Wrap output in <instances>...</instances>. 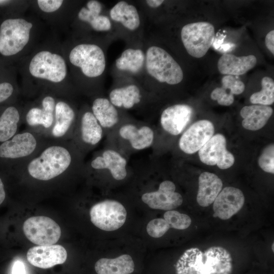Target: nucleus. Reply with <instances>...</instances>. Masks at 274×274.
<instances>
[{"label":"nucleus","instance_id":"10","mask_svg":"<svg viewBox=\"0 0 274 274\" xmlns=\"http://www.w3.org/2000/svg\"><path fill=\"white\" fill-rule=\"evenodd\" d=\"M126 211L119 202L107 199L93 205L90 211L91 222L105 231H114L125 223Z\"/></svg>","mask_w":274,"mask_h":274},{"label":"nucleus","instance_id":"14","mask_svg":"<svg viewBox=\"0 0 274 274\" xmlns=\"http://www.w3.org/2000/svg\"><path fill=\"white\" fill-rule=\"evenodd\" d=\"M215 132L213 123L207 120H201L192 124L182 135L179 146L184 153L193 154L211 139Z\"/></svg>","mask_w":274,"mask_h":274},{"label":"nucleus","instance_id":"41","mask_svg":"<svg viewBox=\"0 0 274 274\" xmlns=\"http://www.w3.org/2000/svg\"><path fill=\"white\" fill-rule=\"evenodd\" d=\"M225 36H223V35H220V36H218L217 37L215 38L214 42L213 43V46L215 49L216 50H218L220 48V46L223 44Z\"/></svg>","mask_w":274,"mask_h":274},{"label":"nucleus","instance_id":"36","mask_svg":"<svg viewBox=\"0 0 274 274\" xmlns=\"http://www.w3.org/2000/svg\"><path fill=\"white\" fill-rule=\"evenodd\" d=\"M170 228L167 222L162 218L154 219L150 221L147 226L148 234L154 238L163 236Z\"/></svg>","mask_w":274,"mask_h":274},{"label":"nucleus","instance_id":"32","mask_svg":"<svg viewBox=\"0 0 274 274\" xmlns=\"http://www.w3.org/2000/svg\"><path fill=\"white\" fill-rule=\"evenodd\" d=\"M261 91L252 94L250 100L252 104L268 106L274 102V82L268 77H263L261 82Z\"/></svg>","mask_w":274,"mask_h":274},{"label":"nucleus","instance_id":"22","mask_svg":"<svg viewBox=\"0 0 274 274\" xmlns=\"http://www.w3.org/2000/svg\"><path fill=\"white\" fill-rule=\"evenodd\" d=\"M222 187V181L216 175L203 172L198 178L197 203L203 207L210 206L214 201Z\"/></svg>","mask_w":274,"mask_h":274},{"label":"nucleus","instance_id":"44","mask_svg":"<svg viewBox=\"0 0 274 274\" xmlns=\"http://www.w3.org/2000/svg\"><path fill=\"white\" fill-rule=\"evenodd\" d=\"M273 245H274V244H272V249L273 252V250H273Z\"/></svg>","mask_w":274,"mask_h":274},{"label":"nucleus","instance_id":"33","mask_svg":"<svg viewBox=\"0 0 274 274\" xmlns=\"http://www.w3.org/2000/svg\"><path fill=\"white\" fill-rule=\"evenodd\" d=\"M17 88L12 80L0 67V106L16 100Z\"/></svg>","mask_w":274,"mask_h":274},{"label":"nucleus","instance_id":"9","mask_svg":"<svg viewBox=\"0 0 274 274\" xmlns=\"http://www.w3.org/2000/svg\"><path fill=\"white\" fill-rule=\"evenodd\" d=\"M102 136L103 128L92 112L85 111L78 116L71 141L83 155L96 146Z\"/></svg>","mask_w":274,"mask_h":274},{"label":"nucleus","instance_id":"21","mask_svg":"<svg viewBox=\"0 0 274 274\" xmlns=\"http://www.w3.org/2000/svg\"><path fill=\"white\" fill-rule=\"evenodd\" d=\"M120 136L127 141L131 147L136 150H142L150 147L154 141V133L148 126L136 127L132 124L122 125L119 129Z\"/></svg>","mask_w":274,"mask_h":274},{"label":"nucleus","instance_id":"17","mask_svg":"<svg viewBox=\"0 0 274 274\" xmlns=\"http://www.w3.org/2000/svg\"><path fill=\"white\" fill-rule=\"evenodd\" d=\"M87 166L91 170H109L113 178L122 180L127 176V160L118 152L107 149L95 155Z\"/></svg>","mask_w":274,"mask_h":274},{"label":"nucleus","instance_id":"39","mask_svg":"<svg viewBox=\"0 0 274 274\" xmlns=\"http://www.w3.org/2000/svg\"><path fill=\"white\" fill-rule=\"evenodd\" d=\"M8 178V173L3 170L0 169V206L7 199V179Z\"/></svg>","mask_w":274,"mask_h":274},{"label":"nucleus","instance_id":"37","mask_svg":"<svg viewBox=\"0 0 274 274\" xmlns=\"http://www.w3.org/2000/svg\"><path fill=\"white\" fill-rule=\"evenodd\" d=\"M61 0H39L37 4L41 10L45 13H53L58 10L62 6Z\"/></svg>","mask_w":274,"mask_h":274},{"label":"nucleus","instance_id":"15","mask_svg":"<svg viewBox=\"0 0 274 274\" xmlns=\"http://www.w3.org/2000/svg\"><path fill=\"white\" fill-rule=\"evenodd\" d=\"M67 257L66 250L60 245L35 246L30 248L26 254L27 260L30 265L43 269L63 264Z\"/></svg>","mask_w":274,"mask_h":274},{"label":"nucleus","instance_id":"40","mask_svg":"<svg viewBox=\"0 0 274 274\" xmlns=\"http://www.w3.org/2000/svg\"><path fill=\"white\" fill-rule=\"evenodd\" d=\"M265 43L267 48L274 54V30L270 31L266 36Z\"/></svg>","mask_w":274,"mask_h":274},{"label":"nucleus","instance_id":"27","mask_svg":"<svg viewBox=\"0 0 274 274\" xmlns=\"http://www.w3.org/2000/svg\"><path fill=\"white\" fill-rule=\"evenodd\" d=\"M134 268L131 257L127 254L114 259L101 258L94 265L97 274H129L134 271Z\"/></svg>","mask_w":274,"mask_h":274},{"label":"nucleus","instance_id":"6","mask_svg":"<svg viewBox=\"0 0 274 274\" xmlns=\"http://www.w3.org/2000/svg\"><path fill=\"white\" fill-rule=\"evenodd\" d=\"M28 71L36 79L53 84L62 83L67 75V66L59 54L44 50L37 52L30 60Z\"/></svg>","mask_w":274,"mask_h":274},{"label":"nucleus","instance_id":"4","mask_svg":"<svg viewBox=\"0 0 274 274\" xmlns=\"http://www.w3.org/2000/svg\"><path fill=\"white\" fill-rule=\"evenodd\" d=\"M57 96L50 92L43 93L36 101L23 109L22 124L26 128L45 138L51 129Z\"/></svg>","mask_w":274,"mask_h":274},{"label":"nucleus","instance_id":"8","mask_svg":"<svg viewBox=\"0 0 274 274\" xmlns=\"http://www.w3.org/2000/svg\"><path fill=\"white\" fill-rule=\"evenodd\" d=\"M70 63L80 68L89 78L100 76L105 71L106 60L102 50L92 44H80L74 47L69 54Z\"/></svg>","mask_w":274,"mask_h":274},{"label":"nucleus","instance_id":"26","mask_svg":"<svg viewBox=\"0 0 274 274\" xmlns=\"http://www.w3.org/2000/svg\"><path fill=\"white\" fill-rule=\"evenodd\" d=\"M101 9V5L98 1H89L86 6L82 7L79 11L78 18L80 20L88 23L95 30L108 31L111 28V23L108 17L100 15Z\"/></svg>","mask_w":274,"mask_h":274},{"label":"nucleus","instance_id":"30","mask_svg":"<svg viewBox=\"0 0 274 274\" xmlns=\"http://www.w3.org/2000/svg\"><path fill=\"white\" fill-rule=\"evenodd\" d=\"M140 90L135 85L113 89L110 93L111 103L117 107L130 109L141 101Z\"/></svg>","mask_w":274,"mask_h":274},{"label":"nucleus","instance_id":"20","mask_svg":"<svg viewBox=\"0 0 274 274\" xmlns=\"http://www.w3.org/2000/svg\"><path fill=\"white\" fill-rule=\"evenodd\" d=\"M23 109L16 100L0 106V143L12 138L19 132L22 124Z\"/></svg>","mask_w":274,"mask_h":274},{"label":"nucleus","instance_id":"31","mask_svg":"<svg viewBox=\"0 0 274 274\" xmlns=\"http://www.w3.org/2000/svg\"><path fill=\"white\" fill-rule=\"evenodd\" d=\"M145 55L141 50L127 49L116 61V66L120 70L136 73L142 68Z\"/></svg>","mask_w":274,"mask_h":274},{"label":"nucleus","instance_id":"5","mask_svg":"<svg viewBox=\"0 0 274 274\" xmlns=\"http://www.w3.org/2000/svg\"><path fill=\"white\" fill-rule=\"evenodd\" d=\"M146 65L148 73L160 82L175 85L183 79L181 66L169 54L160 47L151 46L148 49Z\"/></svg>","mask_w":274,"mask_h":274},{"label":"nucleus","instance_id":"42","mask_svg":"<svg viewBox=\"0 0 274 274\" xmlns=\"http://www.w3.org/2000/svg\"><path fill=\"white\" fill-rule=\"evenodd\" d=\"M235 45L232 43L222 44L218 50L222 52H229L235 48Z\"/></svg>","mask_w":274,"mask_h":274},{"label":"nucleus","instance_id":"13","mask_svg":"<svg viewBox=\"0 0 274 274\" xmlns=\"http://www.w3.org/2000/svg\"><path fill=\"white\" fill-rule=\"evenodd\" d=\"M198 155L202 163L216 165L222 169L230 167L235 161L233 154L227 150L225 136L221 133L213 135L199 150Z\"/></svg>","mask_w":274,"mask_h":274},{"label":"nucleus","instance_id":"23","mask_svg":"<svg viewBox=\"0 0 274 274\" xmlns=\"http://www.w3.org/2000/svg\"><path fill=\"white\" fill-rule=\"evenodd\" d=\"M257 59L253 55L237 57L233 54H224L218 62L220 73L227 75H242L255 66Z\"/></svg>","mask_w":274,"mask_h":274},{"label":"nucleus","instance_id":"12","mask_svg":"<svg viewBox=\"0 0 274 274\" xmlns=\"http://www.w3.org/2000/svg\"><path fill=\"white\" fill-rule=\"evenodd\" d=\"M78 118L72 105L63 97L56 100L53 126L46 138L56 141L71 140Z\"/></svg>","mask_w":274,"mask_h":274},{"label":"nucleus","instance_id":"34","mask_svg":"<svg viewBox=\"0 0 274 274\" xmlns=\"http://www.w3.org/2000/svg\"><path fill=\"white\" fill-rule=\"evenodd\" d=\"M164 219L170 228L183 230L187 228L191 223L190 217L176 211H167L164 214Z\"/></svg>","mask_w":274,"mask_h":274},{"label":"nucleus","instance_id":"28","mask_svg":"<svg viewBox=\"0 0 274 274\" xmlns=\"http://www.w3.org/2000/svg\"><path fill=\"white\" fill-rule=\"evenodd\" d=\"M91 110L103 129L113 127L119 121L117 109L110 100L106 98H95L92 102Z\"/></svg>","mask_w":274,"mask_h":274},{"label":"nucleus","instance_id":"16","mask_svg":"<svg viewBox=\"0 0 274 274\" xmlns=\"http://www.w3.org/2000/svg\"><path fill=\"white\" fill-rule=\"evenodd\" d=\"M175 190L176 186L173 182L164 181L160 184L157 191L143 194L142 200L152 209L170 211L183 202L182 195Z\"/></svg>","mask_w":274,"mask_h":274},{"label":"nucleus","instance_id":"43","mask_svg":"<svg viewBox=\"0 0 274 274\" xmlns=\"http://www.w3.org/2000/svg\"><path fill=\"white\" fill-rule=\"evenodd\" d=\"M148 5L151 8H157L164 2L162 0H147L146 1Z\"/></svg>","mask_w":274,"mask_h":274},{"label":"nucleus","instance_id":"1","mask_svg":"<svg viewBox=\"0 0 274 274\" xmlns=\"http://www.w3.org/2000/svg\"><path fill=\"white\" fill-rule=\"evenodd\" d=\"M232 270L231 256L221 247H212L204 252L190 248L176 264L177 274H231Z\"/></svg>","mask_w":274,"mask_h":274},{"label":"nucleus","instance_id":"38","mask_svg":"<svg viewBox=\"0 0 274 274\" xmlns=\"http://www.w3.org/2000/svg\"><path fill=\"white\" fill-rule=\"evenodd\" d=\"M8 274H29L25 263L20 260H14L10 265Z\"/></svg>","mask_w":274,"mask_h":274},{"label":"nucleus","instance_id":"11","mask_svg":"<svg viewBox=\"0 0 274 274\" xmlns=\"http://www.w3.org/2000/svg\"><path fill=\"white\" fill-rule=\"evenodd\" d=\"M23 230L31 243L39 246H50L58 242L61 229L53 219L43 216H33L25 221Z\"/></svg>","mask_w":274,"mask_h":274},{"label":"nucleus","instance_id":"18","mask_svg":"<svg viewBox=\"0 0 274 274\" xmlns=\"http://www.w3.org/2000/svg\"><path fill=\"white\" fill-rule=\"evenodd\" d=\"M243 192L233 187H226L219 193L213 202L214 216L227 220L239 212L244 206Z\"/></svg>","mask_w":274,"mask_h":274},{"label":"nucleus","instance_id":"7","mask_svg":"<svg viewBox=\"0 0 274 274\" xmlns=\"http://www.w3.org/2000/svg\"><path fill=\"white\" fill-rule=\"evenodd\" d=\"M181 36L188 54L201 58L213 44L215 36L214 26L207 22L189 23L182 28Z\"/></svg>","mask_w":274,"mask_h":274},{"label":"nucleus","instance_id":"2","mask_svg":"<svg viewBox=\"0 0 274 274\" xmlns=\"http://www.w3.org/2000/svg\"><path fill=\"white\" fill-rule=\"evenodd\" d=\"M49 139L26 128L0 143V169L8 171L37 154Z\"/></svg>","mask_w":274,"mask_h":274},{"label":"nucleus","instance_id":"29","mask_svg":"<svg viewBox=\"0 0 274 274\" xmlns=\"http://www.w3.org/2000/svg\"><path fill=\"white\" fill-rule=\"evenodd\" d=\"M110 16L114 21L119 22L127 29L134 30L140 24L136 8L124 1L117 3L110 11Z\"/></svg>","mask_w":274,"mask_h":274},{"label":"nucleus","instance_id":"25","mask_svg":"<svg viewBox=\"0 0 274 274\" xmlns=\"http://www.w3.org/2000/svg\"><path fill=\"white\" fill-rule=\"evenodd\" d=\"M244 83L233 76L226 75L222 79V86L214 89L211 97L221 106H228L234 101V94H240L245 90Z\"/></svg>","mask_w":274,"mask_h":274},{"label":"nucleus","instance_id":"35","mask_svg":"<svg viewBox=\"0 0 274 274\" xmlns=\"http://www.w3.org/2000/svg\"><path fill=\"white\" fill-rule=\"evenodd\" d=\"M261 168L266 173H274V145L270 144L265 147L258 158Z\"/></svg>","mask_w":274,"mask_h":274},{"label":"nucleus","instance_id":"19","mask_svg":"<svg viewBox=\"0 0 274 274\" xmlns=\"http://www.w3.org/2000/svg\"><path fill=\"white\" fill-rule=\"evenodd\" d=\"M192 114V108L187 105L177 104L170 106L161 114V125L167 133L177 135L185 129Z\"/></svg>","mask_w":274,"mask_h":274},{"label":"nucleus","instance_id":"3","mask_svg":"<svg viewBox=\"0 0 274 274\" xmlns=\"http://www.w3.org/2000/svg\"><path fill=\"white\" fill-rule=\"evenodd\" d=\"M32 23L20 17L0 20V61L19 54L30 40Z\"/></svg>","mask_w":274,"mask_h":274},{"label":"nucleus","instance_id":"24","mask_svg":"<svg viewBox=\"0 0 274 274\" xmlns=\"http://www.w3.org/2000/svg\"><path fill=\"white\" fill-rule=\"evenodd\" d=\"M273 110L268 106L253 105L244 107L240 111L243 118V127L256 131L262 128L272 114Z\"/></svg>","mask_w":274,"mask_h":274}]
</instances>
